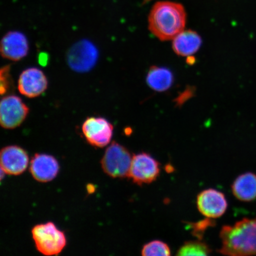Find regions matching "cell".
<instances>
[{"mask_svg":"<svg viewBox=\"0 0 256 256\" xmlns=\"http://www.w3.org/2000/svg\"><path fill=\"white\" fill-rule=\"evenodd\" d=\"M186 14L179 3L160 2L153 6L148 17L149 30L159 40H174L184 30Z\"/></svg>","mask_w":256,"mask_h":256,"instance_id":"cell-1","label":"cell"},{"mask_svg":"<svg viewBox=\"0 0 256 256\" xmlns=\"http://www.w3.org/2000/svg\"><path fill=\"white\" fill-rule=\"evenodd\" d=\"M216 222L213 220H211L208 218L207 219L201 220L200 222L195 223H188V226H190L192 230V234L199 240L202 238L204 232L210 226H213Z\"/></svg>","mask_w":256,"mask_h":256,"instance_id":"cell-19","label":"cell"},{"mask_svg":"<svg viewBox=\"0 0 256 256\" xmlns=\"http://www.w3.org/2000/svg\"><path fill=\"white\" fill-rule=\"evenodd\" d=\"M82 132L91 146L104 148L110 144L114 133V126L105 118L90 117L82 126Z\"/></svg>","mask_w":256,"mask_h":256,"instance_id":"cell-8","label":"cell"},{"mask_svg":"<svg viewBox=\"0 0 256 256\" xmlns=\"http://www.w3.org/2000/svg\"><path fill=\"white\" fill-rule=\"evenodd\" d=\"M142 254L150 256H170L171 250L167 243L160 240H153L143 246Z\"/></svg>","mask_w":256,"mask_h":256,"instance_id":"cell-18","label":"cell"},{"mask_svg":"<svg viewBox=\"0 0 256 256\" xmlns=\"http://www.w3.org/2000/svg\"><path fill=\"white\" fill-rule=\"evenodd\" d=\"M0 160L2 170L4 174L12 176L23 174L30 162L27 152L17 146H10L3 148Z\"/></svg>","mask_w":256,"mask_h":256,"instance_id":"cell-11","label":"cell"},{"mask_svg":"<svg viewBox=\"0 0 256 256\" xmlns=\"http://www.w3.org/2000/svg\"><path fill=\"white\" fill-rule=\"evenodd\" d=\"M98 52L94 44L83 40L74 44L67 54V62L74 71L89 72L98 62Z\"/></svg>","mask_w":256,"mask_h":256,"instance_id":"cell-6","label":"cell"},{"mask_svg":"<svg viewBox=\"0 0 256 256\" xmlns=\"http://www.w3.org/2000/svg\"><path fill=\"white\" fill-rule=\"evenodd\" d=\"M28 50L27 38L20 32H8L1 41L0 50L2 56L14 62H18L26 56Z\"/></svg>","mask_w":256,"mask_h":256,"instance_id":"cell-12","label":"cell"},{"mask_svg":"<svg viewBox=\"0 0 256 256\" xmlns=\"http://www.w3.org/2000/svg\"><path fill=\"white\" fill-rule=\"evenodd\" d=\"M48 62V56L46 53H41L39 56V62L40 65L46 66Z\"/></svg>","mask_w":256,"mask_h":256,"instance_id":"cell-21","label":"cell"},{"mask_svg":"<svg viewBox=\"0 0 256 256\" xmlns=\"http://www.w3.org/2000/svg\"><path fill=\"white\" fill-rule=\"evenodd\" d=\"M232 188L236 199L242 202L254 200L256 199V175L251 172L240 175Z\"/></svg>","mask_w":256,"mask_h":256,"instance_id":"cell-14","label":"cell"},{"mask_svg":"<svg viewBox=\"0 0 256 256\" xmlns=\"http://www.w3.org/2000/svg\"><path fill=\"white\" fill-rule=\"evenodd\" d=\"M132 158L126 147L114 142L102 158V169L112 178H126L129 176Z\"/></svg>","mask_w":256,"mask_h":256,"instance_id":"cell-4","label":"cell"},{"mask_svg":"<svg viewBox=\"0 0 256 256\" xmlns=\"http://www.w3.org/2000/svg\"><path fill=\"white\" fill-rule=\"evenodd\" d=\"M211 252L210 246L198 239L186 242L178 250L177 256H208Z\"/></svg>","mask_w":256,"mask_h":256,"instance_id":"cell-17","label":"cell"},{"mask_svg":"<svg viewBox=\"0 0 256 256\" xmlns=\"http://www.w3.org/2000/svg\"><path fill=\"white\" fill-rule=\"evenodd\" d=\"M220 236V254L232 256L256 254V218H244L233 226H224Z\"/></svg>","mask_w":256,"mask_h":256,"instance_id":"cell-2","label":"cell"},{"mask_svg":"<svg viewBox=\"0 0 256 256\" xmlns=\"http://www.w3.org/2000/svg\"><path fill=\"white\" fill-rule=\"evenodd\" d=\"M10 66H3L1 70V94L2 95L7 94L10 91L12 87V80L11 78L10 74Z\"/></svg>","mask_w":256,"mask_h":256,"instance_id":"cell-20","label":"cell"},{"mask_svg":"<svg viewBox=\"0 0 256 256\" xmlns=\"http://www.w3.org/2000/svg\"><path fill=\"white\" fill-rule=\"evenodd\" d=\"M32 235L37 250L44 256L58 255L66 244L65 234L53 222L34 226Z\"/></svg>","mask_w":256,"mask_h":256,"instance_id":"cell-3","label":"cell"},{"mask_svg":"<svg viewBox=\"0 0 256 256\" xmlns=\"http://www.w3.org/2000/svg\"><path fill=\"white\" fill-rule=\"evenodd\" d=\"M28 107L18 96L3 98L0 104V123L4 129L12 130L20 126L28 116Z\"/></svg>","mask_w":256,"mask_h":256,"instance_id":"cell-7","label":"cell"},{"mask_svg":"<svg viewBox=\"0 0 256 256\" xmlns=\"http://www.w3.org/2000/svg\"><path fill=\"white\" fill-rule=\"evenodd\" d=\"M197 207L208 218H216L224 215L228 208V202L222 192L208 188L198 195Z\"/></svg>","mask_w":256,"mask_h":256,"instance_id":"cell-9","label":"cell"},{"mask_svg":"<svg viewBox=\"0 0 256 256\" xmlns=\"http://www.w3.org/2000/svg\"><path fill=\"white\" fill-rule=\"evenodd\" d=\"M30 172L35 180L46 183L53 180L58 174L59 162L52 156L36 154L31 160Z\"/></svg>","mask_w":256,"mask_h":256,"instance_id":"cell-13","label":"cell"},{"mask_svg":"<svg viewBox=\"0 0 256 256\" xmlns=\"http://www.w3.org/2000/svg\"><path fill=\"white\" fill-rule=\"evenodd\" d=\"M201 44V38L196 32L184 30L174 38L172 48L178 55L188 56L196 53Z\"/></svg>","mask_w":256,"mask_h":256,"instance_id":"cell-15","label":"cell"},{"mask_svg":"<svg viewBox=\"0 0 256 256\" xmlns=\"http://www.w3.org/2000/svg\"><path fill=\"white\" fill-rule=\"evenodd\" d=\"M48 82L41 70L28 68L22 72L18 80V90L22 95L34 98L43 94L48 88Z\"/></svg>","mask_w":256,"mask_h":256,"instance_id":"cell-10","label":"cell"},{"mask_svg":"<svg viewBox=\"0 0 256 256\" xmlns=\"http://www.w3.org/2000/svg\"><path fill=\"white\" fill-rule=\"evenodd\" d=\"M160 174V164L148 153L140 152L134 155L128 178L134 184L142 186L152 183Z\"/></svg>","mask_w":256,"mask_h":256,"instance_id":"cell-5","label":"cell"},{"mask_svg":"<svg viewBox=\"0 0 256 256\" xmlns=\"http://www.w3.org/2000/svg\"><path fill=\"white\" fill-rule=\"evenodd\" d=\"M148 86L156 91L167 90L174 82V76L170 70L162 67H152L147 74Z\"/></svg>","mask_w":256,"mask_h":256,"instance_id":"cell-16","label":"cell"}]
</instances>
